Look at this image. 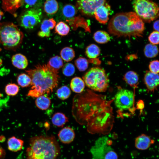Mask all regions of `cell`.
I'll list each match as a JSON object with an SVG mask.
<instances>
[{
  "mask_svg": "<svg viewBox=\"0 0 159 159\" xmlns=\"http://www.w3.org/2000/svg\"><path fill=\"white\" fill-rule=\"evenodd\" d=\"M25 71L31 79V87L27 96L37 98L42 95H48L58 85L59 77L58 70L48 64H39Z\"/></svg>",
  "mask_w": 159,
  "mask_h": 159,
  "instance_id": "6da1fadb",
  "label": "cell"
},
{
  "mask_svg": "<svg viewBox=\"0 0 159 159\" xmlns=\"http://www.w3.org/2000/svg\"><path fill=\"white\" fill-rule=\"evenodd\" d=\"M144 29L143 21L132 12L116 14L108 26L109 33L119 37H142Z\"/></svg>",
  "mask_w": 159,
  "mask_h": 159,
  "instance_id": "7a4b0ae2",
  "label": "cell"
},
{
  "mask_svg": "<svg viewBox=\"0 0 159 159\" xmlns=\"http://www.w3.org/2000/svg\"><path fill=\"white\" fill-rule=\"evenodd\" d=\"M60 150L54 136H37L30 138L26 155L27 159H56Z\"/></svg>",
  "mask_w": 159,
  "mask_h": 159,
  "instance_id": "3957f363",
  "label": "cell"
},
{
  "mask_svg": "<svg viewBox=\"0 0 159 159\" xmlns=\"http://www.w3.org/2000/svg\"><path fill=\"white\" fill-rule=\"evenodd\" d=\"M24 37L23 32L13 23H0V43L5 49L16 50L21 45Z\"/></svg>",
  "mask_w": 159,
  "mask_h": 159,
  "instance_id": "277c9868",
  "label": "cell"
},
{
  "mask_svg": "<svg viewBox=\"0 0 159 159\" xmlns=\"http://www.w3.org/2000/svg\"><path fill=\"white\" fill-rule=\"evenodd\" d=\"M83 79L86 85L95 91L104 92L109 85V80L105 71L98 67H92L84 75Z\"/></svg>",
  "mask_w": 159,
  "mask_h": 159,
  "instance_id": "5b68a950",
  "label": "cell"
},
{
  "mask_svg": "<svg viewBox=\"0 0 159 159\" xmlns=\"http://www.w3.org/2000/svg\"><path fill=\"white\" fill-rule=\"evenodd\" d=\"M133 8L135 13L142 21L150 22L158 16V5L148 0H135L133 2Z\"/></svg>",
  "mask_w": 159,
  "mask_h": 159,
  "instance_id": "8992f818",
  "label": "cell"
},
{
  "mask_svg": "<svg viewBox=\"0 0 159 159\" xmlns=\"http://www.w3.org/2000/svg\"><path fill=\"white\" fill-rule=\"evenodd\" d=\"M42 16L40 8H30L25 10L18 19L19 25L25 29H34L41 21Z\"/></svg>",
  "mask_w": 159,
  "mask_h": 159,
  "instance_id": "52a82bcc",
  "label": "cell"
},
{
  "mask_svg": "<svg viewBox=\"0 0 159 159\" xmlns=\"http://www.w3.org/2000/svg\"><path fill=\"white\" fill-rule=\"evenodd\" d=\"M134 99V93L132 91L122 89L118 91L115 95V105L120 110H128L132 106Z\"/></svg>",
  "mask_w": 159,
  "mask_h": 159,
  "instance_id": "ba28073f",
  "label": "cell"
},
{
  "mask_svg": "<svg viewBox=\"0 0 159 159\" xmlns=\"http://www.w3.org/2000/svg\"><path fill=\"white\" fill-rule=\"evenodd\" d=\"M106 0H77L76 7L83 15H94L96 9L105 3Z\"/></svg>",
  "mask_w": 159,
  "mask_h": 159,
  "instance_id": "9c48e42d",
  "label": "cell"
},
{
  "mask_svg": "<svg viewBox=\"0 0 159 159\" xmlns=\"http://www.w3.org/2000/svg\"><path fill=\"white\" fill-rule=\"evenodd\" d=\"M2 9L15 17L17 16L16 12L17 10L24 4L23 0H2Z\"/></svg>",
  "mask_w": 159,
  "mask_h": 159,
  "instance_id": "30bf717a",
  "label": "cell"
},
{
  "mask_svg": "<svg viewBox=\"0 0 159 159\" xmlns=\"http://www.w3.org/2000/svg\"><path fill=\"white\" fill-rule=\"evenodd\" d=\"M110 11V6L108 4L105 3L97 8L95 11L94 15L99 22L105 24L108 20Z\"/></svg>",
  "mask_w": 159,
  "mask_h": 159,
  "instance_id": "8fae6325",
  "label": "cell"
},
{
  "mask_svg": "<svg viewBox=\"0 0 159 159\" xmlns=\"http://www.w3.org/2000/svg\"><path fill=\"white\" fill-rule=\"evenodd\" d=\"M154 143V140L151 139L150 137L142 134L136 138L135 145L138 150H145L148 149Z\"/></svg>",
  "mask_w": 159,
  "mask_h": 159,
  "instance_id": "7c38bea8",
  "label": "cell"
},
{
  "mask_svg": "<svg viewBox=\"0 0 159 159\" xmlns=\"http://www.w3.org/2000/svg\"><path fill=\"white\" fill-rule=\"evenodd\" d=\"M159 80L158 74L148 71L145 74L144 78L145 83L148 89L151 91H154L158 86Z\"/></svg>",
  "mask_w": 159,
  "mask_h": 159,
  "instance_id": "4fadbf2b",
  "label": "cell"
},
{
  "mask_svg": "<svg viewBox=\"0 0 159 159\" xmlns=\"http://www.w3.org/2000/svg\"><path fill=\"white\" fill-rule=\"evenodd\" d=\"M56 24L53 18L44 20L41 24L40 31L38 33V36L42 37H48L50 35V30L53 29Z\"/></svg>",
  "mask_w": 159,
  "mask_h": 159,
  "instance_id": "5bb4252c",
  "label": "cell"
},
{
  "mask_svg": "<svg viewBox=\"0 0 159 159\" xmlns=\"http://www.w3.org/2000/svg\"><path fill=\"white\" fill-rule=\"evenodd\" d=\"M58 136L59 139L62 143L64 144H69L73 141L75 134L72 128L66 127L59 131Z\"/></svg>",
  "mask_w": 159,
  "mask_h": 159,
  "instance_id": "9a60e30c",
  "label": "cell"
},
{
  "mask_svg": "<svg viewBox=\"0 0 159 159\" xmlns=\"http://www.w3.org/2000/svg\"><path fill=\"white\" fill-rule=\"evenodd\" d=\"M11 62L14 66L20 69H26L28 64L26 57L20 53L13 55L11 58Z\"/></svg>",
  "mask_w": 159,
  "mask_h": 159,
  "instance_id": "2e32d148",
  "label": "cell"
},
{
  "mask_svg": "<svg viewBox=\"0 0 159 159\" xmlns=\"http://www.w3.org/2000/svg\"><path fill=\"white\" fill-rule=\"evenodd\" d=\"M7 144L8 149L9 150L12 152H17L22 149L24 142L22 140L13 136L8 139Z\"/></svg>",
  "mask_w": 159,
  "mask_h": 159,
  "instance_id": "e0dca14e",
  "label": "cell"
},
{
  "mask_svg": "<svg viewBox=\"0 0 159 159\" xmlns=\"http://www.w3.org/2000/svg\"><path fill=\"white\" fill-rule=\"evenodd\" d=\"M70 87L73 91L80 93L83 91L85 87V83L81 78L75 77L71 80Z\"/></svg>",
  "mask_w": 159,
  "mask_h": 159,
  "instance_id": "ac0fdd59",
  "label": "cell"
},
{
  "mask_svg": "<svg viewBox=\"0 0 159 159\" xmlns=\"http://www.w3.org/2000/svg\"><path fill=\"white\" fill-rule=\"evenodd\" d=\"M59 8L58 3L56 0H47L44 3V10L46 13L49 15L55 14Z\"/></svg>",
  "mask_w": 159,
  "mask_h": 159,
  "instance_id": "d6986e66",
  "label": "cell"
},
{
  "mask_svg": "<svg viewBox=\"0 0 159 159\" xmlns=\"http://www.w3.org/2000/svg\"><path fill=\"white\" fill-rule=\"evenodd\" d=\"M35 104L39 109L44 110L47 109L50 106L51 102L49 97L46 95H42L37 97Z\"/></svg>",
  "mask_w": 159,
  "mask_h": 159,
  "instance_id": "ffe728a7",
  "label": "cell"
},
{
  "mask_svg": "<svg viewBox=\"0 0 159 159\" xmlns=\"http://www.w3.org/2000/svg\"><path fill=\"white\" fill-rule=\"evenodd\" d=\"M124 80L127 83L131 86L135 87L138 84L139 77L136 72L130 71L125 74Z\"/></svg>",
  "mask_w": 159,
  "mask_h": 159,
  "instance_id": "44dd1931",
  "label": "cell"
},
{
  "mask_svg": "<svg viewBox=\"0 0 159 159\" xmlns=\"http://www.w3.org/2000/svg\"><path fill=\"white\" fill-rule=\"evenodd\" d=\"M68 121V117L63 113L60 112L55 113L52 119V124L58 127H62Z\"/></svg>",
  "mask_w": 159,
  "mask_h": 159,
  "instance_id": "7402d4cb",
  "label": "cell"
},
{
  "mask_svg": "<svg viewBox=\"0 0 159 159\" xmlns=\"http://www.w3.org/2000/svg\"><path fill=\"white\" fill-rule=\"evenodd\" d=\"M77 9L74 5L67 4L63 7L62 12V17L64 19H70L73 18L77 13Z\"/></svg>",
  "mask_w": 159,
  "mask_h": 159,
  "instance_id": "603a6c76",
  "label": "cell"
},
{
  "mask_svg": "<svg viewBox=\"0 0 159 159\" xmlns=\"http://www.w3.org/2000/svg\"><path fill=\"white\" fill-rule=\"evenodd\" d=\"M93 38L94 40L100 44H105L108 42L110 39L109 34L106 32L101 30L95 33Z\"/></svg>",
  "mask_w": 159,
  "mask_h": 159,
  "instance_id": "cb8c5ba5",
  "label": "cell"
},
{
  "mask_svg": "<svg viewBox=\"0 0 159 159\" xmlns=\"http://www.w3.org/2000/svg\"><path fill=\"white\" fill-rule=\"evenodd\" d=\"M100 53L99 47L94 44H91L86 48L85 54L90 59H94L97 57Z\"/></svg>",
  "mask_w": 159,
  "mask_h": 159,
  "instance_id": "d4e9b609",
  "label": "cell"
},
{
  "mask_svg": "<svg viewBox=\"0 0 159 159\" xmlns=\"http://www.w3.org/2000/svg\"><path fill=\"white\" fill-rule=\"evenodd\" d=\"M60 54L62 59L66 62L71 61L75 57V52L74 50L68 47L62 49L60 52Z\"/></svg>",
  "mask_w": 159,
  "mask_h": 159,
  "instance_id": "484cf974",
  "label": "cell"
},
{
  "mask_svg": "<svg viewBox=\"0 0 159 159\" xmlns=\"http://www.w3.org/2000/svg\"><path fill=\"white\" fill-rule=\"evenodd\" d=\"M158 47L151 44H147L144 49V54L148 58H152L155 57L158 55Z\"/></svg>",
  "mask_w": 159,
  "mask_h": 159,
  "instance_id": "4316f807",
  "label": "cell"
},
{
  "mask_svg": "<svg viewBox=\"0 0 159 159\" xmlns=\"http://www.w3.org/2000/svg\"><path fill=\"white\" fill-rule=\"evenodd\" d=\"M55 32L58 34L65 36L67 35L70 31L69 26L66 23L61 21L57 24L55 27Z\"/></svg>",
  "mask_w": 159,
  "mask_h": 159,
  "instance_id": "83f0119b",
  "label": "cell"
},
{
  "mask_svg": "<svg viewBox=\"0 0 159 159\" xmlns=\"http://www.w3.org/2000/svg\"><path fill=\"white\" fill-rule=\"evenodd\" d=\"M17 81L18 85L21 87H26L31 85V79L28 74L22 73L18 75Z\"/></svg>",
  "mask_w": 159,
  "mask_h": 159,
  "instance_id": "f1b7e54d",
  "label": "cell"
},
{
  "mask_svg": "<svg viewBox=\"0 0 159 159\" xmlns=\"http://www.w3.org/2000/svg\"><path fill=\"white\" fill-rule=\"evenodd\" d=\"M71 92L69 88L66 86H63L58 89L56 92L58 97L62 100L68 98L70 96Z\"/></svg>",
  "mask_w": 159,
  "mask_h": 159,
  "instance_id": "f546056e",
  "label": "cell"
},
{
  "mask_svg": "<svg viewBox=\"0 0 159 159\" xmlns=\"http://www.w3.org/2000/svg\"><path fill=\"white\" fill-rule=\"evenodd\" d=\"M47 64L52 68L58 70L62 67L63 63L61 57L56 56L50 59Z\"/></svg>",
  "mask_w": 159,
  "mask_h": 159,
  "instance_id": "4dcf8cb0",
  "label": "cell"
},
{
  "mask_svg": "<svg viewBox=\"0 0 159 159\" xmlns=\"http://www.w3.org/2000/svg\"><path fill=\"white\" fill-rule=\"evenodd\" d=\"M75 64L78 70L80 71H84L88 68V62L85 58L80 57L75 61Z\"/></svg>",
  "mask_w": 159,
  "mask_h": 159,
  "instance_id": "1f68e13d",
  "label": "cell"
},
{
  "mask_svg": "<svg viewBox=\"0 0 159 159\" xmlns=\"http://www.w3.org/2000/svg\"><path fill=\"white\" fill-rule=\"evenodd\" d=\"M5 90L7 95L13 96L17 94L19 90V88L17 85L11 83L6 85Z\"/></svg>",
  "mask_w": 159,
  "mask_h": 159,
  "instance_id": "d6a6232c",
  "label": "cell"
},
{
  "mask_svg": "<svg viewBox=\"0 0 159 159\" xmlns=\"http://www.w3.org/2000/svg\"><path fill=\"white\" fill-rule=\"evenodd\" d=\"M75 72V68L73 64L68 63L64 64L62 69L63 74L67 77L72 75Z\"/></svg>",
  "mask_w": 159,
  "mask_h": 159,
  "instance_id": "836d02e7",
  "label": "cell"
},
{
  "mask_svg": "<svg viewBox=\"0 0 159 159\" xmlns=\"http://www.w3.org/2000/svg\"><path fill=\"white\" fill-rule=\"evenodd\" d=\"M25 7L28 8H39L42 5L41 0H23Z\"/></svg>",
  "mask_w": 159,
  "mask_h": 159,
  "instance_id": "e575fe53",
  "label": "cell"
},
{
  "mask_svg": "<svg viewBox=\"0 0 159 159\" xmlns=\"http://www.w3.org/2000/svg\"><path fill=\"white\" fill-rule=\"evenodd\" d=\"M148 40L151 44H158L159 42V32L155 31L152 32L148 37Z\"/></svg>",
  "mask_w": 159,
  "mask_h": 159,
  "instance_id": "d590c367",
  "label": "cell"
},
{
  "mask_svg": "<svg viewBox=\"0 0 159 159\" xmlns=\"http://www.w3.org/2000/svg\"><path fill=\"white\" fill-rule=\"evenodd\" d=\"M149 67L150 72L158 74L159 72V62L158 60L151 62Z\"/></svg>",
  "mask_w": 159,
  "mask_h": 159,
  "instance_id": "8d00e7d4",
  "label": "cell"
},
{
  "mask_svg": "<svg viewBox=\"0 0 159 159\" xmlns=\"http://www.w3.org/2000/svg\"><path fill=\"white\" fill-rule=\"evenodd\" d=\"M118 158L117 153L111 148L107 152L104 159H118Z\"/></svg>",
  "mask_w": 159,
  "mask_h": 159,
  "instance_id": "74e56055",
  "label": "cell"
},
{
  "mask_svg": "<svg viewBox=\"0 0 159 159\" xmlns=\"http://www.w3.org/2000/svg\"><path fill=\"white\" fill-rule=\"evenodd\" d=\"M6 155L5 150L0 145V159H4Z\"/></svg>",
  "mask_w": 159,
  "mask_h": 159,
  "instance_id": "f35d334b",
  "label": "cell"
},
{
  "mask_svg": "<svg viewBox=\"0 0 159 159\" xmlns=\"http://www.w3.org/2000/svg\"><path fill=\"white\" fill-rule=\"evenodd\" d=\"M153 27L155 31L159 32V20L155 21L153 24Z\"/></svg>",
  "mask_w": 159,
  "mask_h": 159,
  "instance_id": "ab89813d",
  "label": "cell"
},
{
  "mask_svg": "<svg viewBox=\"0 0 159 159\" xmlns=\"http://www.w3.org/2000/svg\"><path fill=\"white\" fill-rule=\"evenodd\" d=\"M6 140V138L4 135L0 136V142L3 143Z\"/></svg>",
  "mask_w": 159,
  "mask_h": 159,
  "instance_id": "60d3db41",
  "label": "cell"
},
{
  "mask_svg": "<svg viewBox=\"0 0 159 159\" xmlns=\"http://www.w3.org/2000/svg\"><path fill=\"white\" fill-rule=\"evenodd\" d=\"M4 13L0 10V20L1 19L2 16L4 15Z\"/></svg>",
  "mask_w": 159,
  "mask_h": 159,
  "instance_id": "b9f144b4",
  "label": "cell"
}]
</instances>
